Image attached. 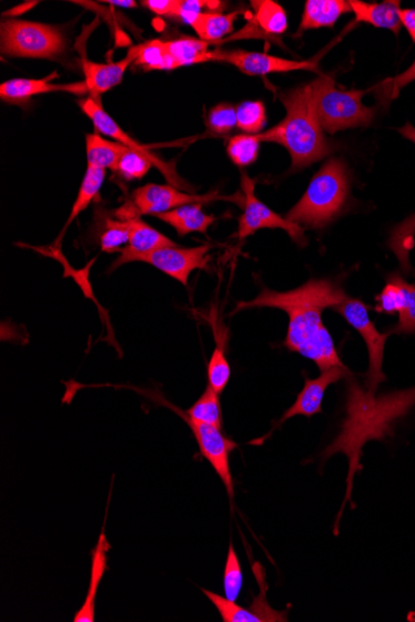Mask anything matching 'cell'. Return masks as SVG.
<instances>
[{
	"label": "cell",
	"mask_w": 415,
	"mask_h": 622,
	"mask_svg": "<svg viewBox=\"0 0 415 622\" xmlns=\"http://www.w3.org/2000/svg\"><path fill=\"white\" fill-rule=\"evenodd\" d=\"M349 296L331 280H310L288 292L263 289L258 298L236 304L234 313L248 309H278L289 314L288 334L284 345L312 361L321 372L345 367L329 330L322 321V311L338 308Z\"/></svg>",
	"instance_id": "obj_1"
},
{
	"label": "cell",
	"mask_w": 415,
	"mask_h": 622,
	"mask_svg": "<svg viewBox=\"0 0 415 622\" xmlns=\"http://www.w3.org/2000/svg\"><path fill=\"white\" fill-rule=\"evenodd\" d=\"M414 408L415 387L375 395L362 389L358 382L349 380L345 418L341 431L321 453L322 461H328L338 453H343L350 460L348 492L334 533L338 532L345 503L351 501L355 473L362 470L361 458L365 443L393 437L395 423L407 417Z\"/></svg>",
	"instance_id": "obj_2"
},
{
	"label": "cell",
	"mask_w": 415,
	"mask_h": 622,
	"mask_svg": "<svg viewBox=\"0 0 415 622\" xmlns=\"http://www.w3.org/2000/svg\"><path fill=\"white\" fill-rule=\"evenodd\" d=\"M286 115L284 120L260 133L263 143H276L291 157L290 172L323 160L332 150L316 116L311 84L279 94Z\"/></svg>",
	"instance_id": "obj_3"
},
{
	"label": "cell",
	"mask_w": 415,
	"mask_h": 622,
	"mask_svg": "<svg viewBox=\"0 0 415 622\" xmlns=\"http://www.w3.org/2000/svg\"><path fill=\"white\" fill-rule=\"evenodd\" d=\"M349 194L348 167L338 158H333L313 175L308 191L285 218L311 229L324 228L343 211Z\"/></svg>",
	"instance_id": "obj_4"
},
{
	"label": "cell",
	"mask_w": 415,
	"mask_h": 622,
	"mask_svg": "<svg viewBox=\"0 0 415 622\" xmlns=\"http://www.w3.org/2000/svg\"><path fill=\"white\" fill-rule=\"evenodd\" d=\"M316 116L324 132L338 133L349 128L370 126L377 108L365 106L369 92L342 90L331 76L320 75L311 82Z\"/></svg>",
	"instance_id": "obj_5"
},
{
	"label": "cell",
	"mask_w": 415,
	"mask_h": 622,
	"mask_svg": "<svg viewBox=\"0 0 415 622\" xmlns=\"http://www.w3.org/2000/svg\"><path fill=\"white\" fill-rule=\"evenodd\" d=\"M67 41L61 28L8 19L0 26V51L3 55L57 61L65 55Z\"/></svg>",
	"instance_id": "obj_6"
},
{
	"label": "cell",
	"mask_w": 415,
	"mask_h": 622,
	"mask_svg": "<svg viewBox=\"0 0 415 622\" xmlns=\"http://www.w3.org/2000/svg\"><path fill=\"white\" fill-rule=\"evenodd\" d=\"M238 201L243 203L242 195L233 196L221 195L220 192L208 194L185 193L173 185L146 184L137 187L121 207L115 212V218L120 221H131L141 218V215H158L177 210V207L188 204H206L215 201Z\"/></svg>",
	"instance_id": "obj_7"
},
{
	"label": "cell",
	"mask_w": 415,
	"mask_h": 622,
	"mask_svg": "<svg viewBox=\"0 0 415 622\" xmlns=\"http://www.w3.org/2000/svg\"><path fill=\"white\" fill-rule=\"evenodd\" d=\"M140 393L145 394L146 397H150L156 403L172 409L177 415H180L187 426L191 428L198 448H200L201 455L211 463L216 475L221 478L226 492H228L231 502H233L235 491L230 458L231 453L235 449H238V443L226 438L221 429L188 418L185 411L174 407V405L166 400L160 393L152 390H140Z\"/></svg>",
	"instance_id": "obj_8"
},
{
	"label": "cell",
	"mask_w": 415,
	"mask_h": 622,
	"mask_svg": "<svg viewBox=\"0 0 415 622\" xmlns=\"http://www.w3.org/2000/svg\"><path fill=\"white\" fill-rule=\"evenodd\" d=\"M333 310L340 313L351 328L362 335L365 345H368L370 367L368 374H365V379H368V390L375 394L380 385L387 379L382 369L383 355L385 343L392 334L390 332L381 333L375 329L370 319L368 305L361 300L348 298Z\"/></svg>",
	"instance_id": "obj_9"
},
{
	"label": "cell",
	"mask_w": 415,
	"mask_h": 622,
	"mask_svg": "<svg viewBox=\"0 0 415 622\" xmlns=\"http://www.w3.org/2000/svg\"><path fill=\"white\" fill-rule=\"evenodd\" d=\"M242 190L244 211L240 218L238 233H236L240 240L249 238L262 229H283L289 234L294 243L300 246L308 244L301 225L283 218L258 200V196L255 195V182L246 173H242Z\"/></svg>",
	"instance_id": "obj_10"
},
{
	"label": "cell",
	"mask_w": 415,
	"mask_h": 622,
	"mask_svg": "<svg viewBox=\"0 0 415 622\" xmlns=\"http://www.w3.org/2000/svg\"><path fill=\"white\" fill-rule=\"evenodd\" d=\"M78 106H81L83 112L91 118L97 132H100L102 136L113 138V140L124 144L132 152L150 158L157 170L164 175L168 182L178 187V190H190L191 185L187 184L182 178L178 175L173 164L163 162L160 157L148 150L146 146L135 141L130 135L126 133L123 128L118 126L114 118L105 111L100 98L87 96L78 101Z\"/></svg>",
	"instance_id": "obj_11"
},
{
	"label": "cell",
	"mask_w": 415,
	"mask_h": 622,
	"mask_svg": "<svg viewBox=\"0 0 415 622\" xmlns=\"http://www.w3.org/2000/svg\"><path fill=\"white\" fill-rule=\"evenodd\" d=\"M322 55L311 61H289L279 56L264 53L245 51H214L213 62L225 63L235 66L248 76H266L270 74H285L299 71L318 73L319 62Z\"/></svg>",
	"instance_id": "obj_12"
},
{
	"label": "cell",
	"mask_w": 415,
	"mask_h": 622,
	"mask_svg": "<svg viewBox=\"0 0 415 622\" xmlns=\"http://www.w3.org/2000/svg\"><path fill=\"white\" fill-rule=\"evenodd\" d=\"M212 248V245H201L196 248H181L178 245L167 246V248L142 256L137 262L152 265L157 270L188 286V280H190L193 271L208 269Z\"/></svg>",
	"instance_id": "obj_13"
},
{
	"label": "cell",
	"mask_w": 415,
	"mask_h": 622,
	"mask_svg": "<svg viewBox=\"0 0 415 622\" xmlns=\"http://www.w3.org/2000/svg\"><path fill=\"white\" fill-rule=\"evenodd\" d=\"M375 302V312L400 315L397 325L389 331L391 334H415V285L397 272L391 274Z\"/></svg>",
	"instance_id": "obj_14"
},
{
	"label": "cell",
	"mask_w": 415,
	"mask_h": 622,
	"mask_svg": "<svg viewBox=\"0 0 415 622\" xmlns=\"http://www.w3.org/2000/svg\"><path fill=\"white\" fill-rule=\"evenodd\" d=\"M251 6L253 12L248 15V23L240 32L224 39L221 44L245 39H264L276 43L288 31V15L279 3L273 0H253Z\"/></svg>",
	"instance_id": "obj_15"
},
{
	"label": "cell",
	"mask_w": 415,
	"mask_h": 622,
	"mask_svg": "<svg viewBox=\"0 0 415 622\" xmlns=\"http://www.w3.org/2000/svg\"><path fill=\"white\" fill-rule=\"evenodd\" d=\"M351 372L345 367H333L328 371H323L319 378H306L305 387L299 394L298 399H296L290 409L284 412L283 418L278 423H276L275 428L279 429L285 421H288L294 417H299V415H302V417L306 418H311L313 415L321 414L322 400L326 390H328L331 384L351 378ZM275 428L270 431L269 436H265L263 439L258 440V442L253 443L256 446V443H262L264 440L268 439Z\"/></svg>",
	"instance_id": "obj_16"
},
{
	"label": "cell",
	"mask_w": 415,
	"mask_h": 622,
	"mask_svg": "<svg viewBox=\"0 0 415 622\" xmlns=\"http://www.w3.org/2000/svg\"><path fill=\"white\" fill-rule=\"evenodd\" d=\"M56 73L44 78H13L0 85V98L8 105L24 106L34 96L52 93L87 94L85 83L54 84Z\"/></svg>",
	"instance_id": "obj_17"
},
{
	"label": "cell",
	"mask_w": 415,
	"mask_h": 622,
	"mask_svg": "<svg viewBox=\"0 0 415 622\" xmlns=\"http://www.w3.org/2000/svg\"><path fill=\"white\" fill-rule=\"evenodd\" d=\"M203 594L219 609L224 622H275L288 621V611H276L266 601V590L263 589L248 609L236 604V601L215 594L210 590H202Z\"/></svg>",
	"instance_id": "obj_18"
},
{
	"label": "cell",
	"mask_w": 415,
	"mask_h": 622,
	"mask_svg": "<svg viewBox=\"0 0 415 622\" xmlns=\"http://www.w3.org/2000/svg\"><path fill=\"white\" fill-rule=\"evenodd\" d=\"M130 222V242L120 251V256L113 264L111 272L120 266L131 262H137L142 256L151 254L158 249L167 248V246L177 245L166 235L152 228L141 218L128 221Z\"/></svg>",
	"instance_id": "obj_19"
},
{
	"label": "cell",
	"mask_w": 415,
	"mask_h": 622,
	"mask_svg": "<svg viewBox=\"0 0 415 622\" xmlns=\"http://www.w3.org/2000/svg\"><path fill=\"white\" fill-rule=\"evenodd\" d=\"M135 55L131 51L123 61L116 63H93L83 61V68L85 74V86L88 96L100 97L103 94L113 90L114 87L121 84L124 81L127 67L134 65Z\"/></svg>",
	"instance_id": "obj_20"
},
{
	"label": "cell",
	"mask_w": 415,
	"mask_h": 622,
	"mask_svg": "<svg viewBox=\"0 0 415 622\" xmlns=\"http://www.w3.org/2000/svg\"><path fill=\"white\" fill-rule=\"evenodd\" d=\"M215 310L211 311L212 318L208 319L212 325L215 348L206 367L208 384L219 394H222L231 380L232 369L226 360V347H228V330L219 321Z\"/></svg>",
	"instance_id": "obj_21"
},
{
	"label": "cell",
	"mask_w": 415,
	"mask_h": 622,
	"mask_svg": "<svg viewBox=\"0 0 415 622\" xmlns=\"http://www.w3.org/2000/svg\"><path fill=\"white\" fill-rule=\"evenodd\" d=\"M354 23H365L375 28L387 29L398 35L402 29L401 2L385 0L382 3H364L361 0H350Z\"/></svg>",
	"instance_id": "obj_22"
},
{
	"label": "cell",
	"mask_w": 415,
	"mask_h": 622,
	"mask_svg": "<svg viewBox=\"0 0 415 622\" xmlns=\"http://www.w3.org/2000/svg\"><path fill=\"white\" fill-rule=\"evenodd\" d=\"M203 205L201 203L183 205L171 212L155 215V218L172 226L182 238L192 233L206 234L219 218L213 214H206Z\"/></svg>",
	"instance_id": "obj_23"
},
{
	"label": "cell",
	"mask_w": 415,
	"mask_h": 622,
	"mask_svg": "<svg viewBox=\"0 0 415 622\" xmlns=\"http://www.w3.org/2000/svg\"><path fill=\"white\" fill-rule=\"evenodd\" d=\"M345 13H352L350 2L345 0H308L305 3L300 32L332 28Z\"/></svg>",
	"instance_id": "obj_24"
},
{
	"label": "cell",
	"mask_w": 415,
	"mask_h": 622,
	"mask_svg": "<svg viewBox=\"0 0 415 622\" xmlns=\"http://www.w3.org/2000/svg\"><path fill=\"white\" fill-rule=\"evenodd\" d=\"M168 55L171 57L173 71L178 67L192 66L213 62L214 51L201 39L180 36L167 42Z\"/></svg>",
	"instance_id": "obj_25"
},
{
	"label": "cell",
	"mask_w": 415,
	"mask_h": 622,
	"mask_svg": "<svg viewBox=\"0 0 415 622\" xmlns=\"http://www.w3.org/2000/svg\"><path fill=\"white\" fill-rule=\"evenodd\" d=\"M241 12L223 14L220 12H205L198 17L192 24L198 39L210 44H221L224 39L234 32V24Z\"/></svg>",
	"instance_id": "obj_26"
},
{
	"label": "cell",
	"mask_w": 415,
	"mask_h": 622,
	"mask_svg": "<svg viewBox=\"0 0 415 622\" xmlns=\"http://www.w3.org/2000/svg\"><path fill=\"white\" fill-rule=\"evenodd\" d=\"M105 176H106V171L103 170V168L87 165V170L84 175L81 190H78V194L73 205L72 213L71 215H68L64 228L61 235H58V238L56 239V245L62 243L68 226H71L73 222L77 218V216L81 215L84 211H86L87 206L91 205L96 200L98 194H100L105 181Z\"/></svg>",
	"instance_id": "obj_27"
},
{
	"label": "cell",
	"mask_w": 415,
	"mask_h": 622,
	"mask_svg": "<svg viewBox=\"0 0 415 622\" xmlns=\"http://www.w3.org/2000/svg\"><path fill=\"white\" fill-rule=\"evenodd\" d=\"M127 147L118 142L107 141L102 135L86 136L87 165L111 170L114 172L121 157L127 152Z\"/></svg>",
	"instance_id": "obj_28"
},
{
	"label": "cell",
	"mask_w": 415,
	"mask_h": 622,
	"mask_svg": "<svg viewBox=\"0 0 415 622\" xmlns=\"http://www.w3.org/2000/svg\"><path fill=\"white\" fill-rule=\"evenodd\" d=\"M108 549H110V545H108L104 533H102L100 540H98V545L95 548L93 557L91 589H88L84 607L74 618L75 622H93L95 620V598L97 588L100 586V581L107 569Z\"/></svg>",
	"instance_id": "obj_29"
},
{
	"label": "cell",
	"mask_w": 415,
	"mask_h": 622,
	"mask_svg": "<svg viewBox=\"0 0 415 622\" xmlns=\"http://www.w3.org/2000/svg\"><path fill=\"white\" fill-rule=\"evenodd\" d=\"M387 245L395 258L398 259L402 270L405 274H413L409 253L415 246V213L394 226Z\"/></svg>",
	"instance_id": "obj_30"
},
{
	"label": "cell",
	"mask_w": 415,
	"mask_h": 622,
	"mask_svg": "<svg viewBox=\"0 0 415 622\" xmlns=\"http://www.w3.org/2000/svg\"><path fill=\"white\" fill-rule=\"evenodd\" d=\"M130 51L135 55L134 65L142 67L145 72L173 71L171 57L167 51V42L161 39L136 45Z\"/></svg>",
	"instance_id": "obj_31"
},
{
	"label": "cell",
	"mask_w": 415,
	"mask_h": 622,
	"mask_svg": "<svg viewBox=\"0 0 415 622\" xmlns=\"http://www.w3.org/2000/svg\"><path fill=\"white\" fill-rule=\"evenodd\" d=\"M185 414L188 418L198 422L206 423V426L215 427L221 430L223 428L220 394L216 393L210 384H208L202 397L198 399Z\"/></svg>",
	"instance_id": "obj_32"
},
{
	"label": "cell",
	"mask_w": 415,
	"mask_h": 622,
	"mask_svg": "<svg viewBox=\"0 0 415 622\" xmlns=\"http://www.w3.org/2000/svg\"><path fill=\"white\" fill-rule=\"evenodd\" d=\"M262 143L260 135H236L226 146V152L235 165L249 167L258 160Z\"/></svg>",
	"instance_id": "obj_33"
},
{
	"label": "cell",
	"mask_w": 415,
	"mask_h": 622,
	"mask_svg": "<svg viewBox=\"0 0 415 622\" xmlns=\"http://www.w3.org/2000/svg\"><path fill=\"white\" fill-rule=\"evenodd\" d=\"M268 121L266 108L262 101H244L236 106V122L246 135H260Z\"/></svg>",
	"instance_id": "obj_34"
},
{
	"label": "cell",
	"mask_w": 415,
	"mask_h": 622,
	"mask_svg": "<svg viewBox=\"0 0 415 622\" xmlns=\"http://www.w3.org/2000/svg\"><path fill=\"white\" fill-rule=\"evenodd\" d=\"M130 242V222L120 219H106L100 236V246L104 253H120Z\"/></svg>",
	"instance_id": "obj_35"
},
{
	"label": "cell",
	"mask_w": 415,
	"mask_h": 622,
	"mask_svg": "<svg viewBox=\"0 0 415 622\" xmlns=\"http://www.w3.org/2000/svg\"><path fill=\"white\" fill-rule=\"evenodd\" d=\"M155 167L150 158L136 153L132 151H127L123 157L120 162L117 163L114 172L123 178L126 182L140 181L143 176L150 172L151 168Z\"/></svg>",
	"instance_id": "obj_36"
},
{
	"label": "cell",
	"mask_w": 415,
	"mask_h": 622,
	"mask_svg": "<svg viewBox=\"0 0 415 622\" xmlns=\"http://www.w3.org/2000/svg\"><path fill=\"white\" fill-rule=\"evenodd\" d=\"M208 131L216 136L230 135L236 122V107L231 104H221L211 108L205 117Z\"/></svg>",
	"instance_id": "obj_37"
},
{
	"label": "cell",
	"mask_w": 415,
	"mask_h": 622,
	"mask_svg": "<svg viewBox=\"0 0 415 622\" xmlns=\"http://www.w3.org/2000/svg\"><path fill=\"white\" fill-rule=\"evenodd\" d=\"M223 587L226 599L238 600L243 588V569L232 541L225 561Z\"/></svg>",
	"instance_id": "obj_38"
},
{
	"label": "cell",
	"mask_w": 415,
	"mask_h": 622,
	"mask_svg": "<svg viewBox=\"0 0 415 622\" xmlns=\"http://www.w3.org/2000/svg\"><path fill=\"white\" fill-rule=\"evenodd\" d=\"M223 7L224 3L214 2V0H175L171 18L192 26L195 19L205 13L203 12L204 9H208L210 12H219Z\"/></svg>",
	"instance_id": "obj_39"
},
{
	"label": "cell",
	"mask_w": 415,
	"mask_h": 622,
	"mask_svg": "<svg viewBox=\"0 0 415 622\" xmlns=\"http://www.w3.org/2000/svg\"><path fill=\"white\" fill-rule=\"evenodd\" d=\"M413 82H415V61L407 71L398 76L387 78V81L371 88V92H374V96L377 97L382 104L390 103L395 100L403 88Z\"/></svg>",
	"instance_id": "obj_40"
},
{
	"label": "cell",
	"mask_w": 415,
	"mask_h": 622,
	"mask_svg": "<svg viewBox=\"0 0 415 622\" xmlns=\"http://www.w3.org/2000/svg\"><path fill=\"white\" fill-rule=\"evenodd\" d=\"M175 0H147L142 4L156 15L172 17Z\"/></svg>",
	"instance_id": "obj_41"
},
{
	"label": "cell",
	"mask_w": 415,
	"mask_h": 622,
	"mask_svg": "<svg viewBox=\"0 0 415 622\" xmlns=\"http://www.w3.org/2000/svg\"><path fill=\"white\" fill-rule=\"evenodd\" d=\"M401 22L415 43V9H401Z\"/></svg>",
	"instance_id": "obj_42"
},
{
	"label": "cell",
	"mask_w": 415,
	"mask_h": 622,
	"mask_svg": "<svg viewBox=\"0 0 415 622\" xmlns=\"http://www.w3.org/2000/svg\"><path fill=\"white\" fill-rule=\"evenodd\" d=\"M397 131L415 144V127L411 122L405 124Z\"/></svg>",
	"instance_id": "obj_43"
},
{
	"label": "cell",
	"mask_w": 415,
	"mask_h": 622,
	"mask_svg": "<svg viewBox=\"0 0 415 622\" xmlns=\"http://www.w3.org/2000/svg\"><path fill=\"white\" fill-rule=\"evenodd\" d=\"M107 4H111L115 7H124V8H136L137 4L136 2H132V0H108V2H105Z\"/></svg>",
	"instance_id": "obj_44"
},
{
	"label": "cell",
	"mask_w": 415,
	"mask_h": 622,
	"mask_svg": "<svg viewBox=\"0 0 415 622\" xmlns=\"http://www.w3.org/2000/svg\"><path fill=\"white\" fill-rule=\"evenodd\" d=\"M408 621L414 622L415 621V611L409 612L408 614Z\"/></svg>",
	"instance_id": "obj_45"
}]
</instances>
